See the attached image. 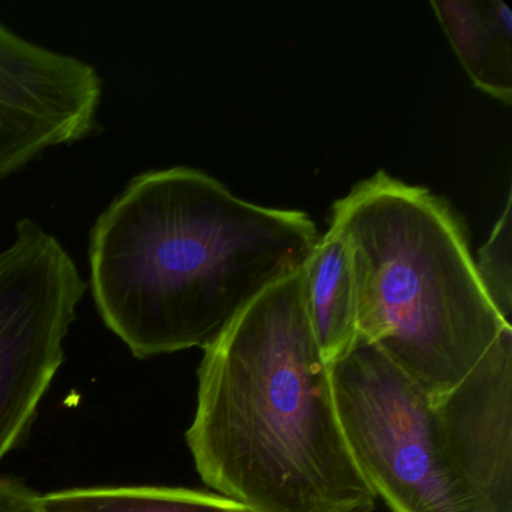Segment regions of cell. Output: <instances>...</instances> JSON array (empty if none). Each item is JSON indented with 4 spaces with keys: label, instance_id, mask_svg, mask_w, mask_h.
<instances>
[{
    "label": "cell",
    "instance_id": "6da1fadb",
    "mask_svg": "<svg viewBox=\"0 0 512 512\" xmlns=\"http://www.w3.org/2000/svg\"><path fill=\"white\" fill-rule=\"evenodd\" d=\"M307 214L266 208L188 167L128 182L91 232V292L136 358L208 347L263 292L304 268Z\"/></svg>",
    "mask_w": 512,
    "mask_h": 512
},
{
    "label": "cell",
    "instance_id": "7a4b0ae2",
    "mask_svg": "<svg viewBox=\"0 0 512 512\" xmlns=\"http://www.w3.org/2000/svg\"><path fill=\"white\" fill-rule=\"evenodd\" d=\"M187 443L205 484L253 512H373L311 331L302 271L205 347Z\"/></svg>",
    "mask_w": 512,
    "mask_h": 512
},
{
    "label": "cell",
    "instance_id": "3957f363",
    "mask_svg": "<svg viewBox=\"0 0 512 512\" xmlns=\"http://www.w3.org/2000/svg\"><path fill=\"white\" fill-rule=\"evenodd\" d=\"M352 251L359 338L431 401L448 397L512 332L449 206L377 172L332 209Z\"/></svg>",
    "mask_w": 512,
    "mask_h": 512
},
{
    "label": "cell",
    "instance_id": "277c9868",
    "mask_svg": "<svg viewBox=\"0 0 512 512\" xmlns=\"http://www.w3.org/2000/svg\"><path fill=\"white\" fill-rule=\"evenodd\" d=\"M331 376L356 466L392 512H512V332L437 403L362 338Z\"/></svg>",
    "mask_w": 512,
    "mask_h": 512
},
{
    "label": "cell",
    "instance_id": "5b68a950",
    "mask_svg": "<svg viewBox=\"0 0 512 512\" xmlns=\"http://www.w3.org/2000/svg\"><path fill=\"white\" fill-rule=\"evenodd\" d=\"M73 257L34 220L0 251V461L28 434L64 362L86 292Z\"/></svg>",
    "mask_w": 512,
    "mask_h": 512
},
{
    "label": "cell",
    "instance_id": "8992f818",
    "mask_svg": "<svg viewBox=\"0 0 512 512\" xmlns=\"http://www.w3.org/2000/svg\"><path fill=\"white\" fill-rule=\"evenodd\" d=\"M101 97L103 80L91 64L0 23V181L47 149L94 134Z\"/></svg>",
    "mask_w": 512,
    "mask_h": 512
},
{
    "label": "cell",
    "instance_id": "52a82bcc",
    "mask_svg": "<svg viewBox=\"0 0 512 512\" xmlns=\"http://www.w3.org/2000/svg\"><path fill=\"white\" fill-rule=\"evenodd\" d=\"M305 311L317 346L331 367L358 343V301L352 251L340 230L329 227L302 268Z\"/></svg>",
    "mask_w": 512,
    "mask_h": 512
},
{
    "label": "cell",
    "instance_id": "ba28073f",
    "mask_svg": "<svg viewBox=\"0 0 512 512\" xmlns=\"http://www.w3.org/2000/svg\"><path fill=\"white\" fill-rule=\"evenodd\" d=\"M430 5L473 85L511 104L512 13L508 5L500 0H433Z\"/></svg>",
    "mask_w": 512,
    "mask_h": 512
},
{
    "label": "cell",
    "instance_id": "9c48e42d",
    "mask_svg": "<svg viewBox=\"0 0 512 512\" xmlns=\"http://www.w3.org/2000/svg\"><path fill=\"white\" fill-rule=\"evenodd\" d=\"M46 512H253L221 494L178 487H85L40 494Z\"/></svg>",
    "mask_w": 512,
    "mask_h": 512
},
{
    "label": "cell",
    "instance_id": "30bf717a",
    "mask_svg": "<svg viewBox=\"0 0 512 512\" xmlns=\"http://www.w3.org/2000/svg\"><path fill=\"white\" fill-rule=\"evenodd\" d=\"M475 265L497 310L511 323V196L493 233L479 251Z\"/></svg>",
    "mask_w": 512,
    "mask_h": 512
},
{
    "label": "cell",
    "instance_id": "8fae6325",
    "mask_svg": "<svg viewBox=\"0 0 512 512\" xmlns=\"http://www.w3.org/2000/svg\"><path fill=\"white\" fill-rule=\"evenodd\" d=\"M0 512H46L40 494L14 479L0 476Z\"/></svg>",
    "mask_w": 512,
    "mask_h": 512
}]
</instances>
